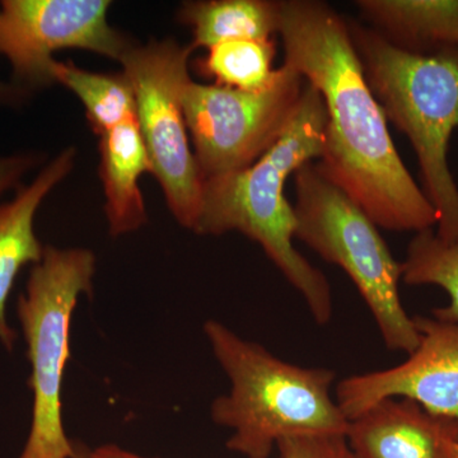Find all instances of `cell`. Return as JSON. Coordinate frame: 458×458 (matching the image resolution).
Instances as JSON below:
<instances>
[{
	"label": "cell",
	"mask_w": 458,
	"mask_h": 458,
	"mask_svg": "<svg viewBox=\"0 0 458 458\" xmlns=\"http://www.w3.org/2000/svg\"><path fill=\"white\" fill-rule=\"evenodd\" d=\"M295 237L348 274L386 346L411 354L421 336L401 303V264L376 223L312 162L295 172Z\"/></svg>",
	"instance_id": "obj_5"
},
{
	"label": "cell",
	"mask_w": 458,
	"mask_h": 458,
	"mask_svg": "<svg viewBox=\"0 0 458 458\" xmlns=\"http://www.w3.org/2000/svg\"><path fill=\"white\" fill-rule=\"evenodd\" d=\"M75 161L74 148L63 150L13 200L0 205V343L12 351L16 330L7 319V302L14 280L27 264H38L45 247L35 233V216L45 198L68 176Z\"/></svg>",
	"instance_id": "obj_12"
},
{
	"label": "cell",
	"mask_w": 458,
	"mask_h": 458,
	"mask_svg": "<svg viewBox=\"0 0 458 458\" xmlns=\"http://www.w3.org/2000/svg\"><path fill=\"white\" fill-rule=\"evenodd\" d=\"M199 60L201 74L210 75L219 86L241 90H261L276 81L273 69L276 45L271 40H232L210 47Z\"/></svg>",
	"instance_id": "obj_18"
},
{
	"label": "cell",
	"mask_w": 458,
	"mask_h": 458,
	"mask_svg": "<svg viewBox=\"0 0 458 458\" xmlns=\"http://www.w3.org/2000/svg\"><path fill=\"white\" fill-rule=\"evenodd\" d=\"M92 452L95 458H158L140 456V454L125 450L116 445H98V447L93 448Z\"/></svg>",
	"instance_id": "obj_21"
},
{
	"label": "cell",
	"mask_w": 458,
	"mask_h": 458,
	"mask_svg": "<svg viewBox=\"0 0 458 458\" xmlns=\"http://www.w3.org/2000/svg\"><path fill=\"white\" fill-rule=\"evenodd\" d=\"M95 273L89 250L45 247L18 298L33 394L31 429L20 458L74 457V441L63 423V378L71 358L72 318L80 298L92 294Z\"/></svg>",
	"instance_id": "obj_6"
},
{
	"label": "cell",
	"mask_w": 458,
	"mask_h": 458,
	"mask_svg": "<svg viewBox=\"0 0 458 458\" xmlns=\"http://www.w3.org/2000/svg\"><path fill=\"white\" fill-rule=\"evenodd\" d=\"M99 155L110 233L117 237L137 231L147 222L140 179L146 172H153L137 117L101 135Z\"/></svg>",
	"instance_id": "obj_13"
},
{
	"label": "cell",
	"mask_w": 458,
	"mask_h": 458,
	"mask_svg": "<svg viewBox=\"0 0 458 458\" xmlns=\"http://www.w3.org/2000/svg\"><path fill=\"white\" fill-rule=\"evenodd\" d=\"M279 33L284 64L318 90L327 107L319 170L377 227L415 233L433 229L438 216L401 161L348 23L325 3L285 0Z\"/></svg>",
	"instance_id": "obj_1"
},
{
	"label": "cell",
	"mask_w": 458,
	"mask_h": 458,
	"mask_svg": "<svg viewBox=\"0 0 458 458\" xmlns=\"http://www.w3.org/2000/svg\"><path fill=\"white\" fill-rule=\"evenodd\" d=\"M73 458H95L93 452L87 447L84 443L74 441V457Z\"/></svg>",
	"instance_id": "obj_23"
},
{
	"label": "cell",
	"mask_w": 458,
	"mask_h": 458,
	"mask_svg": "<svg viewBox=\"0 0 458 458\" xmlns=\"http://www.w3.org/2000/svg\"><path fill=\"white\" fill-rule=\"evenodd\" d=\"M420 344L394 369L340 381L336 403L349 421L386 399L403 397L437 417L458 421V322L412 318Z\"/></svg>",
	"instance_id": "obj_10"
},
{
	"label": "cell",
	"mask_w": 458,
	"mask_h": 458,
	"mask_svg": "<svg viewBox=\"0 0 458 458\" xmlns=\"http://www.w3.org/2000/svg\"><path fill=\"white\" fill-rule=\"evenodd\" d=\"M107 0H4L0 3V54L20 89L54 83L53 54L84 49L117 60L132 45L107 22Z\"/></svg>",
	"instance_id": "obj_9"
},
{
	"label": "cell",
	"mask_w": 458,
	"mask_h": 458,
	"mask_svg": "<svg viewBox=\"0 0 458 458\" xmlns=\"http://www.w3.org/2000/svg\"><path fill=\"white\" fill-rule=\"evenodd\" d=\"M454 454H456V457L458 458V443L454 445Z\"/></svg>",
	"instance_id": "obj_24"
},
{
	"label": "cell",
	"mask_w": 458,
	"mask_h": 458,
	"mask_svg": "<svg viewBox=\"0 0 458 458\" xmlns=\"http://www.w3.org/2000/svg\"><path fill=\"white\" fill-rule=\"evenodd\" d=\"M38 164V157L35 155L0 157V195L16 186L26 172Z\"/></svg>",
	"instance_id": "obj_20"
},
{
	"label": "cell",
	"mask_w": 458,
	"mask_h": 458,
	"mask_svg": "<svg viewBox=\"0 0 458 458\" xmlns=\"http://www.w3.org/2000/svg\"><path fill=\"white\" fill-rule=\"evenodd\" d=\"M276 447L279 458H360L345 436L293 437L282 439Z\"/></svg>",
	"instance_id": "obj_19"
},
{
	"label": "cell",
	"mask_w": 458,
	"mask_h": 458,
	"mask_svg": "<svg viewBox=\"0 0 458 458\" xmlns=\"http://www.w3.org/2000/svg\"><path fill=\"white\" fill-rule=\"evenodd\" d=\"M401 279L409 285H437L450 303L433 310V318L458 322V241H445L433 229L419 232L401 262Z\"/></svg>",
	"instance_id": "obj_17"
},
{
	"label": "cell",
	"mask_w": 458,
	"mask_h": 458,
	"mask_svg": "<svg viewBox=\"0 0 458 458\" xmlns=\"http://www.w3.org/2000/svg\"><path fill=\"white\" fill-rule=\"evenodd\" d=\"M303 77L288 64L261 90L200 84L182 89L183 114L203 180L245 170L279 140L297 110Z\"/></svg>",
	"instance_id": "obj_8"
},
{
	"label": "cell",
	"mask_w": 458,
	"mask_h": 458,
	"mask_svg": "<svg viewBox=\"0 0 458 458\" xmlns=\"http://www.w3.org/2000/svg\"><path fill=\"white\" fill-rule=\"evenodd\" d=\"M179 18L194 32V50L232 40H270L273 33H279L280 2H188L181 7Z\"/></svg>",
	"instance_id": "obj_15"
},
{
	"label": "cell",
	"mask_w": 458,
	"mask_h": 458,
	"mask_svg": "<svg viewBox=\"0 0 458 458\" xmlns=\"http://www.w3.org/2000/svg\"><path fill=\"white\" fill-rule=\"evenodd\" d=\"M370 89L414 148L424 194L438 216L437 232L458 241V186L448 149L458 129V49L414 53L381 32L349 26Z\"/></svg>",
	"instance_id": "obj_4"
},
{
	"label": "cell",
	"mask_w": 458,
	"mask_h": 458,
	"mask_svg": "<svg viewBox=\"0 0 458 458\" xmlns=\"http://www.w3.org/2000/svg\"><path fill=\"white\" fill-rule=\"evenodd\" d=\"M54 82L71 89L82 101L92 131L101 137L126 120L137 117V102L123 73L99 74L83 71L73 63L54 62Z\"/></svg>",
	"instance_id": "obj_16"
},
{
	"label": "cell",
	"mask_w": 458,
	"mask_h": 458,
	"mask_svg": "<svg viewBox=\"0 0 458 458\" xmlns=\"http://www.w3.org/2000/svg\"><path fill=\"white\" fill-rule=\"evenodd\" d=\"M345 438L360 458H457L458 421L386 399L349 421Z\"/></svg>",
	"instance_id": "obj_11"
},
{
	"label": "cell",
	"mask_w": 458,
	"mask_h": 458,
	"mask_svg": "<svg viewBox=\"0 0 458 458\" xmlns=\"http://www.w3.org/2000/svg\"><path fill=\"white\" fill-rule=\"evenodd\" d=\"M357 5L403 49H458V0H360Z\"/></svg>",
	"instance_id": "obj_14"
},
{
	"label": "cell",
	"mask_w": 458,
	"mask_h": 458,
	"mask_svg": "<svg viewBox=\"0 0 458 458\" xmlns=\"http://www.w3.org/2000/svg\"><path fill=\"white\" fill-rule=\"evenodd\" d=\"M194 47L172 40L150 41L132 47L120 63L128 77L137 120L150 164L174 219L195 232L204 180L190 149L188 125L183 114L182 89L190 80L189 57Z\"/></svg>",
	"instance_id": "obj_7"
},
{
	"label": "cell",
	"mask_w": 458,
	"mask_h": 458,
	"mask_svg": "<svg viewBox=\"0 0 458 458\" xmlns=\"http://www.w3.org/2000/svg\"><path fill=\"white\" fill-rule=\"evenodd\" d=\"M204 334L231 381L210 406L214 423L233 432L229 451L269 458L282 439L345 436L349 420L330 396L335 372L279 360L216 319L205 322Z\"/></svg>",
	"instance_id": "obj_3"
},
{
	"label": "cell",
	"mask_w": 458,
	"mask_h": 458,
	"mask_svg": "<svg viewBox=\"0 0 458 458\" xmlns=\"http://www.w3.org/2000/svg\"><path fill=\"white\" fill-rule=\"evenodd\" d=\"M26 90L20 89L17 84L0 82V104H16L25 98Z\"/></svg>",
	"instance_id": "obj_22"
},
{
	"label": "cell",
	"mask_w": 458,
	"mask_h": 458,
	"mask_svg": "<svg viewBox=\"0 0 458 458\" xmlns=\"http://www.w3.org/2000/svg\"><path fill=\"white\" fill-rule=\"evenodd\" d=\"M327 123L324 99L307 87L285 131L254 165L204 180L195 228V233L213 236L236 231L258 242L302 294L318 325H327L333 315L330 284L293 246L297 219L284 188L289 174L321 158Z\"/></svg>",
	"instance_id": "obj_2"
}]
</instances>
